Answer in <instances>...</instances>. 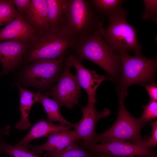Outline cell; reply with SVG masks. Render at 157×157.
Returning <instances> with one entry per match:
<instances>
[{"label": "cell", "mask_w": 157, "mask_h": 157, "mask_svg": "<svg viewBox=\"0 0 157 157\" xmlns=\"http://www.w3.org/2000/svg\"><path fill=\"white\" fill-rule=\"evenodd\" d=\"M49 29L64 28L65 11L67 0H46Z\"/></svg>", "instance_id": "cell-18"}, {"label": "cell", "mask_w": 157, "mask_h": 157, "mask_svg": "<svg viewBox=\"0 0 157 157\" xmlns=\"http://www.w3.org/2000/svg\"><path fill=\"white\" fill-rule=\"evenodd\" d=\"M37 93L39 97V102L42 105L47 114V120L50 123L58 122L63 126H75V124L72 123L66 120L61 114L60 106L53 99L43 95L38 90Z\"/></svg>", "instance_id": "cell-19"}, {"label": "cell", "mask_w": 157, "mask_h": 157, "mask_svg": "<svg viewBox=\"0 0 157 157\" xmlns=\"http://www.w3.org/2000/svg\"><path fill=\"white\" fill-rule=\"evenodd\" d=\"M91 6L99 14L107 18L118 12L124 1L121 0H89Z\"/></svg>", "instance_id": "cell-20"}, {"label": "cell", "mask_w": 157, "mask_h": 157, "mask_svg": "<svg viewBox=\"0 0 157 157\" xmlns=\"http://www.w3.org/2000/svg\"><path fill=\"white\" fill-rule=\"evenodd\" d=\"M47 137V141L42 144L30 146L31 151L37 155L44 151H60L73 142H77L74 131L69 129L53 133Z\"/></svg>", "instance_id": "cell-14"}, {"label": "cell", "mask_w": 157, "mask_h": 157, "mask_svg": "<svg viewBox=\"0 0 157 157\" xmlns=\"http://www.w3.org/2000/svg\"><path fill=\"white\" fill-rule=\"evenodd\" d=\"M65 58L42 59L28 65L22 70L20 80L26 86L44 90L57 81L62 74Z\"/></svg>", "instance_id": "cell-7"}, {"label": "cell", "mask_w": 157, "mask_h": 157, "mask_svg": "<svg viewBox=\"0 0 157 157\" xmlns=\"http://www.w3.org/2000/svg\"><path fill=\"white\" fill-rule=\"evenodd\" d=\"M30 145H12L4 141L2 150L3 153L8 155L10 157H40L29 149Z\"/></svg>", "instance_id": "cell-23"}, {"label": "cell", "mask_w": 157, "mask_h": 157, "mask_svg": "<svg viewBox=\"0 0 157 157\" xmlns=\"http://www.w3.org/2000/svg\"><path fill=\"white\" fill-rule=\"evenodd\" d=\"M64 28L76 41L103 26V21L89 0H67Z\"/></svg>", "instance_id": "cell-4"}, {"label": "cell", "mask_w": 157, "mask_h": 157, "mask_svg": "<svg viewBox=\"0 0 157 157\" xmlns=\"http://www.w3.org/2000/svg\"><path fill=\"white\" fill-rule=\"evenodd\" d=\"M30 42L16 40L0 41V62L3 75L14 71L22 63Z\"/></svg>", "instance_id": "cell-12"}, {"label": "cell", "mask_w": 157, "mask_h": 157, "mask_svg": "<svg viewBox=\"0 0 157 157\" xmlns=\"http://www.w3.org/2000/svg\"><path fill=\"white\" fill-rule=\"evenodd\" d=\"M70 67L65 62L63 72L57 84L45 95L52 96L60 107L65 106L69 110L76 104L79 105L78 101L81 93L77 75L72 73Z\"/></svg>", "instance_id": "cell-9"}, {"label": "cell", "mask_w": 157, "mask_h": 157, "mask_svg": "<svg viewBox=\"0 0 157 157\" xmlns=\"http://www.w3.org/2000/svg\"><path fill=\"white\" fill-rule=\"evenodd\" d=\"M95 104L88 103L86 106H81L83 117L78 123L75 124V129L74 130L77 141L82 140L85 143H92L97 134L95 128L97 122L99 120L110 114L109 110L106 108H104L102 112H98L95 108Z\"/></svg>", "instance_id": "cell-11"}, {"label": "cell", "mask_w": 157, "mask_h": 157, "mask_svg": "<svg viewBox=\"0 0 157 157\" xmlns=\"http://www.w3.org/2000/svg\"><path fill=\"white\" fill-rule=\"evenodd\" d=\"M10 127L11 126L10 125H7L0 128V156L3 153L2 146L4 142L3 140V138L5 136L10 134Z\"/></svg>", "instance_id": "cell-29"}, {"label": "cell", "mask_w": 157, "mask_h": 157, "mask_svg": "<svg viewBox=\"0 0 157 157\" xmlns=\"http://www.w3.org/2000/svg\"><path fill=\"white\" fill-rule=\"evenodd\" d=\"M117 92L119 108L116 120L107 130L100 134H96L92 143L129 140L139 142L144 140L140 133L141 129L146 124L134 117L126 109L124 99L128 94L127 92L118 91Z\"/></svg>", "instance_id": "cell-5"}, {"label": "cell", "mask_w": 157, "mask_h": 157, "mask_svg": "<svg viewBox=\"0 0 157 157\" xmlns=\"http://www.w3.org/2000/svg\"><path fill=\"white\" fill-rule=\"evenodd\" d=\"M19 13L12 0H0V26L10 24Z\"/></svg>", "instance_id": "cell-22"}, {"label": "cell", "mask_w": 157, "mask_h": 157, "mask_svg": "<svg viewBox=\"0 0 157 157\" xmlns=\"http://www.w3.org/2000/svg\"></svg>", "instance_id": "cell-31"}, {"label": "cell", "mask_w": 157, "mask_h": 157, "mask_svg": "<svg viewBox=\"0 0 157 157\" xmlns=\"http://www.w3.org/2000/svg\"><path fill=\"white\" fill-rule=\"evenodd\" d=\"M37 33L19 13L10 24L0 29V41L16 40L31 42Z\"/></svg>", "instance_id": "cell-13"}, {"label": "cell", "mask_w": 157, "mask_h": 157, "mask_svg": "<svg viewBox=\"0 0 157 157\" xmlns=\"http://www.w3.org/2000/svg\"><path fill=\"white\" fill-rule=\"evenodd\" d=\"M98 30L77 40L70 48L73 54L81 60H87L96 64L113 80L118 77L121 71L120 61Z\"/></svg>", "instance_id": "cell-1"}, {"label": "cell", "mask_w": 157, "mask_h": 157, "mask_svg": "<svg viewBox=\"0 0 157 157\" xmlns=\"http://www.w3.org/2000/svg\"><path fill=\"white\" fill-rule=\"evenodd\" d=\"M121 65V76L117 91H127L132 84L154 83L157 67V58L144 57L140 53L133 56L128 53H116Z\"/></svg>", "instance_id": "cell-6"}, {"label": "cell", "mask_w": 157, "mask_h": 157, "mask_svg": "<svg viewBox=\"0 0 157 157\" xmlns=\"http://www.w3.org/2000/svg\"><path fill=\"white\" fill-rule=\"evenodd\" d=\"M46 157H93L91 153L74 141L62 150L56 151H48L45 154Z\"/></svg>", "instance_id": "cell-21"}, {"label": "cell", "mask_w": 157, "mask_h": 157, "mask_svg": "<svg viewBox=\"0 0 157 157\" xmlns=\"http://www.w3.org/2000/svg\"><path fill=\"white\" fill-rule=\"evenodd\" d=\"M144 140L139 142L115 141L98 144L78 141L81 147L88 151L113 157H150L154 155L150 148L144 146Z\"/></svg>", "instance_id": "cell-8"}, {"label": "cell", "mask_w": 157, "mask_h": 157, "mask_svg": "<svg viewBox=\"0 0 157 157\" xmlns=\"http://www.w3.org/2000/svg\"><path fill=\"white\" fill-rule=\"evenodd\" d=\"M95 154L98 157H113L105 155L102 154L100 153H95ZM133 157V156H126V157ZM150 157H157V156L156 154H154V155L151 156H150Z\"/></svg>", "instance_id": "cell-30"}, {"label": "cell", "mask_w": 157, "mask_h": 157, "mask_svg": "<svg viewBox=\"0 0 157 157\" xmlns=\"http://www.w3.org/2000/svg\"><path fill=\"white\" fill-rule=\"evenodd\" d=\"M128 10L122 7L108 17L109 23L106 28L100 27L99 31L103 39L116 53L133 51L140 53L142 45L137 38V30L127 22Z\"/></svg>", "instance_id": "cell-3"}, {"label": "cell", "mask_w": 157, "mask_h": 157, "mask_svg": "<svg viewBox=\"0 0 157 157\" xmlns=\"http://www.w3.org/2000/svg\"><path fill=\"white\" fill-rule=\"evenodd\" d=\"M19 13L22 15H24L29 9L31 0H12Z\"/></svg>", "instance_id": "cell-27"}, {"label": "cell", "mask_w": 157, "mask_h": 157, "mask_svg": "<svg viewBox=\"0 0 157 157\" xmlns=\"http://www.w3.org/2000/svg\"><path fill=\"white\" fill-rule=\"evenodd\" d=\"M81 61L73 54L65 58V62L70 67H73L76 70L79 83L87 94L88 103H95L96 91L99 86L102 82L111 79L109 77L98 74L95 70H91L85 68L82 65Z\"/></svg>", "instance_id": "cell-10"}, {"label": "cell", "mask_w": 157, "mask_h": 157, "mask_svg": "<svg viewBox=\"0 0 157 157\" xmlns=\"http://www.w3.org/2000/svg\"><path fill=\"white\" fill-rule=\"evenodd\" d=\"M141 85L146 88L149 95L151 100L157 101V84L155 83H152L149 84L143 83Z\"/></svg>", "instance_id": "cell-28"}, {"label": "cell", "mask_w": 157, "mask_h": 157, "mask_svg": "<svg viewBox=\"0 0 157 157\" xmlns=\"http://www.w3.org/2000/svg\"><path fill=\"white\" fill-rule=\"evenodd\" d=\"M144 9L142 15L144 20L151 19L155 24L157 23V1L156 0H143Z\"/></svg>", "instance_id": "cell-24"}, {"label": "cell", "mask_w": 157, "mask_h": 157, "mask_svg": "<svg viewBox=\"0 0 157 157\" xmlns=\"http://www.w3.org/2000/svg\"><path fill=\"white\" fill-rule=\"evenodd\" d=\"M150 125L152 126V130L150 133L151 135L148 140H145L144 142V146L147 148H150L156 147L157 144V120L152 122Z\"/></svg>", "instance_id": "cell-26"}, {"label": "cell", "mask_w": 157, "mask_h": 157, "mask_svg": "<svg viewBox=\"0 0 157 157\" xmlns=\"http://www.w3.org/2000/svg\"><path fill=\"white\" fill-rule=\"evenodd\" d=\"M75 39L64 28L49 29L37 34L25 53L22 63L27 64L42 59L56 60L64 57Z\"/></svg>", "instance_id": "cell-2"}, {"label": "cell", "mask_w": 157, "mask_h": 157, "mask_svg": "<svg viewBox=\"0 0 157 157\" xmlns=\"http://www.w3.org/2000/svg\"><path fill=\"white\" fill-rule=\"evenodd\" d=\"M22 16L37 33L49 29L46 0H31L29 9Z\"/></svg>", "instance_id": "cell-15"}, {"label": "cell", "mask_w": 157, "mask_h": 157, "mask_svg": "<svg viewBox=\"0 0 157 157\" xmlns=\"http://www.w3.org/2000/svg\"><path fill=\"white\" fill-rule=\"evenodd\" d=\"M143 113L139 118L142 122H146L152 121L157 117V102L151 100L147 105H143Z\"/></svg>", "instance_id": "cell-25"}, {"label": "cell", "mask_w": 157, "mask_h": 157, "mask_svg": "<svg viewBox=\"0 0 157 157\" xmlns=\"http://www.w3.org/2000/svg\"><path fill=\"white\" fill-rule=\"evenodd\" d=\"M72 127L54 125L47 119L42 118L16 145H29L31 144L30 142L33 140L42 137H47L53 133L69 129Z\"/></svg>", "instance_id": "cell-16"}, {"label": "cell", "mask_w": 157, "mask_h": 157, "mask_svg": "<svg viewBox=\"0 0 157 157\" xmlns=\"http://www.w3.org/2000/svg\"><path fill=\"white\" fill-rule=\"evenodd\" d=\"M17 86L20 94L19 110L21 118L15 126L17 129L25 130L30 128L31 124L29 120V115L33 105L39 102V97L35 93L22 87L19 85Z\"/></svg>", "instance_id": "cell-17"}]
</instances>
